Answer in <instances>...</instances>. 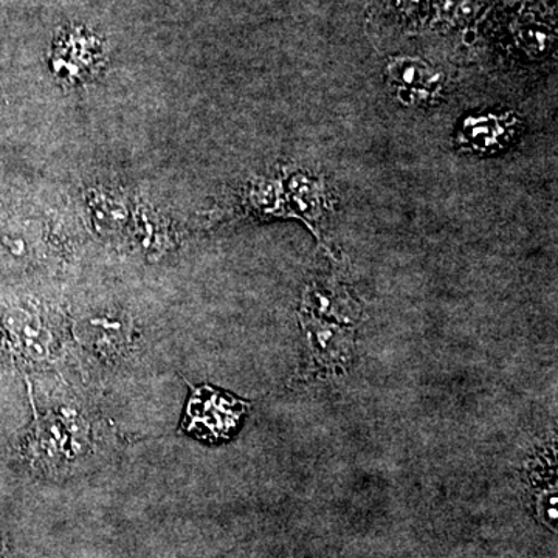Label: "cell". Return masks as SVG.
<instances>
[{
    "mask_svg": "<svg viewBox=\"0 0 558 558\" xmlns=\"http://www.w3.org/2000/svg\"><path fill=\"white\" fill-rule=\"evenodd\" d=\"M247 407L216 389L194 388L186 405V432L207 440L230 438Z\"/></svg>",
    "mask_w": 558,
    "mask_h": 558,
    "instance_id": "6da1fadb",
    "label": "cell"
},
{
    "mask_svg": "<svg viewBox=\"0 0 558 558\" xmlns=\"http://www.w3.org/2000/svg\"><path fill=\"white\" fill-rule=\"evenodd\" d=\"M3 329L10 351L22 362L43 363L50 359L53 330L39 311L27 307L10 311L3 318Z\"/></svg>",
    "mask_w": 558,
    "mask_h": 558,
    "instance_id": "7a4b0ae2",
    "label": "cell"
},
{
    "mask_svg": "<svg viewBox=\"0 0 558 558\" xmlns=\"http://www.w3.org/2000/svg\"><path fill=\"white\" fill-rule=\"evenodd\" d=\"M389 83L399 90L403 101H428L439 94L440 75L422 62L398 58L389 62L387 68Z\"/></svg>",
    "mask_w": 558,
    "mask_h": 558,
    "instance_id": "3957f363",
    "label": "cell"
},
{
    "mask_svg": "<svg viewBox=\"0 0 558 558\" xmlns=\"http://www.w3.org/2000/svg\"><path fill=\"white\" fill-rule=\"evenodd\" d=\"M81 339L100 354L113 355L130 344V329L126 323L116 318L87 319L81 329Z\"/></svg>",
    "mask_w": 558,
    "mask_h": 558,
    "instance_id": "277c9868",
    "label": "cell"
},
{
    "mask_svg": "<svg viewBox=\"0 0 558 558\" xmlns=\"http://www.w3.org/2000/svg\"><path fill=\"white\" fill-rule=\"evenodd\" d=\"M506 121L498 117H475L469 119L462 128V142L464 145L476 150H492L497 146L505 145L509 128Z\"/></svg>",
    "mask_w": 558,
    "mask_h": 558,
    "instance_id": "5b68a950",
    "label": "cell"
},
{
    "mask_svg": "<svg viewBox=\"0 0 558 558\" xmlns=\"http://www.w3.org/2000/svg\"><path fill=\"white\" fill-rule=\"evenodd\" d=\"M0 558H2V554H0Z\"/></svg>",
    "mask_w": 558,
    "mask_h": 558,
    "instance_id": "8992f818",
    "label": "cell"
}]
</instances>
